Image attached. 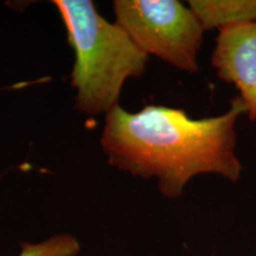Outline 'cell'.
<instances>
[{"mask_svg":"<svg viewBox=\"0 0 256 256\" xmlns=\"http://www.w3.org/2000/svg\"><path fill=\"white\" fill-rule=\"evenodd\" d=\"M247 114L240 96L217 116L192 119L180 108L148 104L136 113L121 106L104 116L102 151L108 164L133 177L156 178L162 196L178 198L192 178L222 176L238 180L236 122Z\"/></svg>","mask_w":256,"mask_h":256,"instance_id":"6da1fadb","label":"cell"},{"mask_svg":"<svg viewBox=\"0 0 256 256\" xmlns=\"http://www.w3.org/2000/svg\"><path fill=\"white\" fill-rule=\"evenodd\" d=\"M74 51L75 110L104 116L120 106L128 78H140L148 56L116 23L98 14L92 0H54Z\"/></svg>","mask_w":256,"mask_h":256,"instance_id":"7a4b0ae2","label":"cell"},{"mask_svg":"<svg viewBox=\"0 0 256 256\" xmlns=\"http://www.w3.org/2000/svg\"><path fill=\"white\" fill-rule=\"evenodd\" d=\"M115 23L147 56L183 72H200L198 54L204 28L178 0H114Z\"/></svg>","mask_w":256,"mask_h":256,"instance_id":"3957f363","label":"cell"},{"mask_svg":"<svg viewBox=\"0 0 256 256\" xmlns=\"http://www.w3.org/2000/svg\"><path fill=\"white\" fill-rule=\"evenodd\" d=\"M211 66L222 81L235 84L256 122V23L220 28Z\"/></svg>","mask_w":256,"mask_h":256,"instance_id":"277c9868","label":"cell"},{"mask_svg":"<svg viewBox=\"0 0 256 256\" xmlns=\"http://www.w3.org/2000/svg\"><path fill=\"white\" fill-rule=\"evenodd\" d=\"M188 4L204 30L256 23V0H190Z\"/></svg>","mask_w":256,"mask_h":256,"instance_id":"5b68a950","label":"cell"},{"mask_svg":"<svg viewBox=\"0 0 256 256\" xmlns=\"http://www.w3.org/2000/svg\"><path fill=\"white\" fill-rule=\"evenodd\" d=\"M81 246L70 234H56L44 241L22 242L18 256H78Z\"/></svg>","mask_w":256,"mask_h":256,"instance_id":"8992f818","label":"cell"}]
</instances>
